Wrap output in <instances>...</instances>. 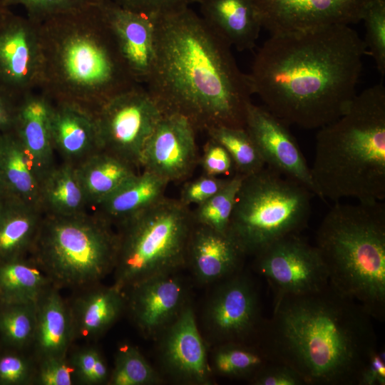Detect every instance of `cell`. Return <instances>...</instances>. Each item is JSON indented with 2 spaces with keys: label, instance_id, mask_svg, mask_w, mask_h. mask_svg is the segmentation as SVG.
<instances>
[{
  "label": "cell",
  "instance_id": "obj_42",
  "mask_svg": "<svg viewBox=\"0 0 385 385\" xmlns=\"http://www.w3.org/2000/svg\"><path fill=\"white\" fill-rule=\"evenodd\" d=\"M230 178H223L203 174L184 184L178 200L188 207L191 205H198L222 189Z\"/></svg>",
  "mask_w": 385,
  "mask_h": 385
},
{
  "label": "cell",
  "instance_id": "obj_1",
  "mask_svg": "<svg viewBox=\"0 0 385 385\" xmlns=\"http://www.w3.org/2000/svg\"><path fill=\"white\" fill-rule=\"evenodd\" d=\"M366 53L349 25L271 35L247 74L252 93L288 125L320 128L348 109Z\"/></svg>",
  "mask_w": 385,
  "mask_h": 385
},
{
  "label": "cell",
  "instance_id": "obj_6",
  "mask_svg": "<svg viewBox=\"0 0 385 385\" xmlns=\"http://www.w3.org/2000/svg\"><path fill=\"white\" fill-rule=\"evenodd\" d=\"M315 247L329 282L372 319H385V205L335 204L322 220Z\"/></svg>",
  "mask_w": 385,
  "mask_h": 385
},
{
  "label": "cell",
  "instance_id": "obj_36",
  "mask_svg": "<svg viewBox=\"0 0 385 385\" xmlns=\"http://www.w3.org/2000/svg\"><path fill=\"white\" fill-rule=\"evenodd\" d=\"M245 176L235 173L228 183L192 211L195 224L227 233L237 193Z\"/></svg>",
  "mask_w": 385,
  "mask_h": 385
},
{
  "label": "cell",
  "instance_id": "obj_35",
  "mask_svg": "<svg viewBox=\"0 0 385 385\" xmlns=\"http://www.w3.org/2000/svg\"><path fill=\"white\" fill-rule=\"evenodd\" d=\"M163 381L137 347L127 343L118 347L107 384L155 385Z\"/></svg>",
  "mask_w": 385,
  "mask_h": 385
},
{
  "label": "cell",
  "instance_id": "obj_24",
  "mask_svg": "<svg viewBox=\"0 0 385 385\" xmlns=\"http://www.w3.org/2000/svg\"><path fill=\"white\" fill-rule=\"evenodd\" d=\"M70 303L75 339L94 340L104 334L126 310L124 291L101 283L78 290Z\"/></svg>",
  "mask_w": 385,
  "mask_h": 385
},
{
  "label": "cell",
  "instance_id": "obj_10",
  "mask_svg": "<svg viewBox=\"0 0 385 385\" xmlns=\"http://www.w3.org/2000/svg\"><path fill=\"white\" fill-rule=\"evenodd\" d=\"M101 150L140 168L144 147L163 115L146 88L136 85L93 111Z\"/></svg>",
  "mask_w": 385,
  "mask_h": 385
},
{
  "label": "cell",
  "instance_id": "obj_38",
  "mask_svg": "<svg viewBox=\"0 0 385 385\" xmlns=\"http://www.w3.org/2000/svg\"><path fill=\"white\" fill-rule=\"evenodd\" d=\"M68 360L73 370L75 382L86 385L106 384L110 371L100 351L94 346H84L69 351Z\"/></svg>",
  "mask_w": 385,
  "mask_h": 385
},
{
  "label": "cell",
  "instance_id": "obj_21",
  "mask_svg": "<svg viewBox=\"0 0 385 385\" xmlns=\"http://www.w3.org/2000/svg\"><path fill=\"white\" fill-rule=\"evenodd\" d=\"M245 256L227 233L194 223L187 264L198 282H219L230 277L242 269Z\"/></svg>",
  "mask_w": 385,
  "mask_h": 385
},
{
  "label": "cell",
  "instance_id": "obj_18",
  "mask_svg": "<svg viewBox=\"0 0 385 385\" xmlns=\"http://www.w3.org/2000/svg\"><path fill=\"white\" fill-rule=\"evenodd\" d=\"M177 272L153 277L125 292L126 309L147 338H157L187 303V285Z\"/></svg>",
  "mask_w": 385,
  "mask_h": 385
},
{
  "label": "cell",
  "instance_id": "obj_45",
  "mask_svg": "<svg viewBox=\"0 0 385 385\" xmlns=\"http://www.w3.org/2000/svg\"><path fill=\"white\" fill-rule=\"evenodd\" d=\"M123 6L150 16L164 14L188 8L200 0H113Z\"/></svg>",
  "mask_w": 385,
  "mask_h": 385
},
{
  "label": "cell",
  "instance_id": "obj_13",
  "mask_svg": "<svg viewBox=\"0 0 385 385\" xmlns=\"http://www.w3.org/2000/svg\"><path fill=\"white\" fill-rule=\"evenodd\" d=\"M41 68L38 21L9 9L0 19V90L16 101L38 91Z\"/></svg>",
  "mask_w": 385,
  "mask_h": 385
},
{
  "label": "cell",
  "instance_id": "obj_23",
  "mask_svg": "<svg viewBox=\"0 0 385 385\" xmlns=\"http://www.w3.org/2000/svg\"><path fill=\"white\" fill-rule=\"evenodd\" d=\"M36 321L33 356L36 361L46 357H66L75 339L69 302L60 289L49 286L36 302Z\"/></svg>",
  "mask_w": 385,
  "mask_h": 385
},
{
  "label": "cell",
  "instance_id": "obj_9",
  "mask_svg": "<svg viewBox=\"0 0 385 385\" xmlns=\"http://www.w3.org/2000/svg\"><path fill=\"white\" fill-rule=\"evenodd\" d=\"M314 194L304 185L266 166L244 177L227 234L247 255L299 234L307 225Z\"/></svg>",
  "mask_w": 385,
  "mask_h": 385
},
{
  "label": "cell",
  "instance_id": "obj_33",
  "mask_svg": "<svg viewBox=\"0 0 385 385\" xmlns=\"http://www.w3.org/2000/svg\"><path fill=\"white\" fill-rule=\"evenodd\" d=\"M36 302H0V344L26 351L31 347L36 329Z\"/></svg>",
  "mask_w": 385,
  "mask_h": 385
},
{
  "label": "cell",
  "instance_id": "obj_16",
  "mask_svg": "<svg viewBox=\"0 0 385 385\" xmlns=\"http://www.w3.org/2000/svg\"><path fill=\"white\" fill-rule=\"evenodd\" d=\"M158 337L159 359L165 375L185 384L212 382L213 372L191 305L187 304Z\"/></svg>",
  "mask_w": 385,
  "mask_h": 385
},
{
  "label": "cell",
  "instance_id": "obj_12",
  "mask_svg": "<svg viewBox=\"0 0 385 385\" xmlns=\"http://www.w3.org/2000/svg\"><path fill=\"white\" fill-rule=\"evenodd\" d=\"M254 257V268L270 283L274 300L317 292L329 284L319 252L299 234L276 240Z\"/></svg>",
  "mask_w": 385,
  "mask_h": 385
},
{
  "label": "cell",
  "instance_id": "obj_32",
  "mask_svg": "<svg viewBox=\"0 0 385 385\" xmlns=\"http://www.w3.org/2000/svg\"><path fill=\"white\" fill-rule=\"evenodd\" d=\"M270 361L257 342H229L216 345L212 355L211 369L222 376L249 381Z\"/></svg>",
  "mask_w": 385,
  "mask_h": 385
},
{
  "label": "cell",
  "instance_id": "obj_26",
  "mask_svg": "<svg viewBox=\"0 0 385 385\" xmlns=\"http://www.w3.org/2000/svg\"><path fill=\"white\" fill-rule=\"evenodd\" d=\"M168 184L160 177L143 170L94 207V213L116 227L165 197Z\"/></svg>",
  "mask_w": 385,
  "mask_h": 385
},
{
  "label": "cell",
  "instance_id": "obj_22",
  "mask_svg": "<svg viewBox=\"0 0 385 385\" xmlns=\"http://www.w3.org/2000/svg\"><path fill=\"white\" fill-rule=\"evenodd\" d=\"M52 101L39 90L16 103L12 131L30 156L40 180L56 164L51 134Z\"/></svg>",
  "mask_w": 385,
  "mask_h": 385
},
{
  "label": "cell",
  "instance_id": "obj_49",
  "mask_svg": "<svg viewBox=\"0 0 385 385\" xmlns=\"http://www.w3.org/2000/svg\"><path fill=\"white\" fill-rule=\"evenodd\" d=\"M9 9V8L6 7L0 0V19Z\"/></svg>",
  "mask_w": 385,
  "mask_h": 385
},
{
  "label": "cell",
  "instance_id": "obj_50",
  "mask_svg": "<svg viewBox=\"0 0 385 385\" xmlns=\"http://www.w3.org/2000/svg\"><path fill=\"white\" fill-rule=\"evenodd\" d=\"M0 347H1V344H0Z\"/></svg>",
  "mask_w": 385,
  "mask_h": 385
},
{
  "label": "cell",
  "instance_id": "obj_8",
  "mask_svg": "<svg viewBox=\"0 0 385 385\" xmlns=\"http://www.w3.org/2000/svg\"><path fill=\"white\" fill-rule=\"evenodd\" d=\"M191 210L178 199L165 196L116 227L118 249L113 284L125 291L185 267L194 226Z\"/></svg>",
  "mask_w": 385,
  "mask_h": 385
},
{
  "label": "cell",
  "instance_id": "obj_19",
  "mask_svg": "<svg viewBox=\"0 0 385 385\" xmlns=\"http://www.w3.org/2000/svg\"><path fill=\"white\" fill-rule=\"evenodd\" d=\"M99 6L129 73L137 83H145L155 56L153 16L113 0H100Z\"/></svg>",
  "mask_w": 385,
  "mask_h": 385
},
{
  "label": "cell",
  "instance_id": "obj_39",
  "mask_svg": "<svg viewBox=\"0 0 385 385\" xmlns=\"http://www.w3.org/2000/svg\"><path fill=\"white\" fill-rule=\"evenodd\" d=\"M26 351H0V385L34 384L37 361Z\"/></svg>",
  "mask_w": 385,
  "mask_h": 385
},
{
  "label": "cell",
  "instance_id": "obj_30",
  "mask_svg": "<svg viewBox=\"0 0 385 385\" xmlns=\"http://www.w3.org/2000/svg\"><path fill=\"white\" fill-rule=\"evenodd\" d=\"M76 168L89 207L93 208L138 173L132 165L104 150L92 154Z\"/></svg>",
  "mask_w": 385,
  "mask_h": 385
},
{
  "label": "cell",
  "instance_id": "obj_28",
  "mask_svg": "<svg viewBox=\"0 0 385 385\" xmlns=\"http://www.w3.org/2000/svg\"><path fill=\"white\" fill-rule=\"evenodd\" d=\"M0 175L14 197L42 211L40 178L30 156L12 130L0 133Z\"/></svg>",
  "mask_w": 385,
  "mask_h": 385
},
{
  "label": "cell",
  "instance_id": "obj_37",
  "mask_svg": "<svg viewBox=\"0 0 385 385\" xmlns=\"http://www.w3.org/2000/svg\"><path fill=\"white\" fill-rule=\"evenodd\" d=\"M361 21L366 28L364 41L380 74H385V0H370Z\"/></svg>",
  "mask_w": 385,
  "mask_h": 385
},
{
  "label": "cell",
  "instance_id": "obj_7",
  "mask_svg": "<svg viewBox=\"0 0 385 385\" xmlns=\"http://www.w3.org/2000/svg\"><path fill=\"white\" fill-rule=\"evenodd\" d=\"M118 249L117 231L94 212L43 214L29 256L53 286L78 291L113 272Z\"/></svg>",
  "mask_w": 385,
  "mask_h": 385
},
{
  "label": "cell",
  "instance_id": "obj_5",
  "mask_svg": "<svg viewBox=\"0 0 385 385\" xmlns=\"http://www.w3.org/2000/svg\"><path fill=\"white\" fill-rule=\"evenodd\" d=\"M317 196L337 202L385 198V87L356 94L346 112L319 128L310 168Z\"/></svg>",
  "mask_w": 385,
  "mask_h": 385
},
{
  "label": "cell",
  "instance_id": "obj_25",
  "mask_svg": "<svg viewBox=\"0 0 385 385\" xmlns=\"http://www.w3.org/2000/svg\"><path fill=\"white\" fill-rule=\"evenodd\" d=\"M200 16L231 47L239 51L255 46L262 26L251 0H200Z\"/></svg>",
  "mask_w": 385,
  "mask_h": 385
},
{
  "label": "cell",
  "instance_id": "obj_3",
  "mask_svg": "<svg viewBox=\"0 0 385 385\" xmlns=\"http://www.w3.org/2000/svg\"><path fill=\"white\" fill-rule=\"evenodd\" d=\"M371 317L329 284L274 300L257 343L270 359L293 369L305 385H359L377 349Z\"/></svg>",
  "mask_w": 385,
  "mask_h": 385
},
{
  "label": "cell",
  "instance_id": "obj_47",
  "mask_svg": "<svg viewBox=\"0 0 385 385\" xmlns=\"http://www.w3.org/2000/svg\"><path fill=\"white\" fill-rule=\"evenodd\" d=\"M16 101L0 90V133L12 130Z\"/></svg>",
  "mask_w": 385,
  "mask_h": 385
},
{
  "label": "cell",
  "instance_id": "obj_4",
  "mask_svg": "<svg viewBox=\"0 0 385 385\" xmlns=\"http://www.w3.org/2000/svg\"><path fill=\"white\" fill-rule=\"evenodd\" d=\"M99 1L37 21L41 54L38 90L53 101L94 111L138 85L120 56Z\"/></svg>",
  "mask_w": 385,
  "mask_h": 385
},
{
  "label": "cell",
  "instance_id": "obj_40",
  "mask_svg": "<svg viewBox=\"0 0 385 385\" xmlns=\"http://www.w3.org/2000/svg\"><path fill=\"white\" fill-rule=\"evenodd\" d=\"M4 5L10 8L21 6L28 17L35 21H42L48 17L78 9L98 0H1Z\"/></svg>",
  "mask_w": 385,
  "mask_h": 385
},
{
  "label": "cell",
  "instance_id": "obj_14",
  "mask_svg": "<svg viewBox=\"0 0 385 385\" xmlns=\"http://www.w3.org/2000/svg\"><path fill=\"white\" fill-rule=\"evenodd\" d=\"M370 0H251L271 35L361 21Z\"/></svg>",
  "mask_w": 385,
  "mask_h": 385
},
{
  "label": "cell",
  "instance_id": "obj_2",
  "mask_svg": "<svg viewBox=\"0 0 385 385\" xmlns=\"http://www.w3.org/2000/svg\"><path fill=\"white\" fill-rule=\"evenodd\" d=\"M155 56L146 88L163 114L197 130L245 128L252 95L231 46L190 7L153 16Z\"/></svg>",
  "mask_w": 385,
  "mask_h": 385
},
{
  "label": "cell",
  "instance_id": "obj_41",
  "mask_svg": "<svg viewBox=\"0 0 385 385\" xmlns=\"http://www.w3.org/2000/svg\"><path fill=\"white\" fill-rule=\"evenodd\" d=\"M73 370L68 357H46L37 361L34 384L38 385H72Z\"/></svg>",
  "mask_w": 385,
  "mask_h": 385
},
{
  "label": "cell",
  "instance_id": "obj_34",
  "mask_svg": "<svg viewBox=\"0 0 385 385\" xmlns=\"http://www.w3.org/2000/svg\"><path fill=\"white\" fill-rule=\"evenodd\" d=\"M205 132L209 138L218 142L229 153L235 173L245 177L265 167L262 156L245 128L216 126Z\"/></svg>",
  "mask_w": 385,
  "mask_h": 385
},
{
  "label": "cell",
  "instance_id": "obj_11",
  "mask_svg": "<svg viewBox=\"0 0 385 385\" xmlns=\"http://www.w3.org/2000/svg\"><path fill=\"white\" fill-rule=\"evenodd\" d=\"M204 312V324L217 344L257 342L265 320L259 290L240 270L217 282Z\"/></svg>",
  "mask_w": 385,
  "mask_h": 385
},
{
  "label": "cell",
  "instance_id": "obj_20",
  "mask_svg": "<svg viewBox=\"0 0 385 385\" xmlns=\"http://www.w3.org/2000/svg\"><path fill=\"white\" fill-rule=\"evenodd\" d=\"M51 134L55 153L75 166L101 150L93 111L74 103L52 101Z\"/></svg>",
  "mask_w": 385,
  "mask_h": 385
},
{
  "label": "cell",
  "instance_id": "obj_44",
  "mask_svg": "<svg viewBox=\"0 0 385 385\" xmlns=\"http://www.w3.org/2000/svg\"><path fill=\"white\" fill-rule=\"evenodd\" d=\"M248 381L253 385H305L293 369L273 361L267 363Z\"/></svg>",
  "mask_w": 385,
  "mask_h": 385
},
{
  "label": "cell",
  "instance_id": "obj_48",
  "mask_svg": "<svg viewBox=\"0 0 385 385\" xmlns=\"http://www.w3.org/2000/svg\"><path fill=\"white\" fill-rule=\"evenodd\" d=\"M14 197L7 188L4 180L0 175V206Z\"/></svg>",
  "mask_w": 385,
  "mask_h": 385
},
{
  "label": "cell",
  "instance_id": "obj_17",
  "mask_svg": "<svg viewBox=\"0 0 385 385\" xmlns=\"http://www.w3.org/2000/svg\"><path fill=\"white\" fill-rule=\"evenodd\" d=\"M287 126L266 107L249 103L245 128L265 165L304 185L317 195L310 168Z\"/></svg>",
  "mask_w": 385,
  "mask_h": 385
},
{
  "label": "cell",
  "instance_id": "obj_15",
  "mask_svg": "<svg viewBox=\"0 0 385 385\" xmlns=\"http://www.w3.org/2000/svg\"><path fill=\"white\" fill-rule=\"evenodd\" d=\"M196 131L186 118L163 114L144 147L140 168L168 183L187 180L199 164Z\"/></svg>",
  "mask_w": 385,
  "mask_h": 385
},
{
  "label": "cell",
  "instance_id": "obj_46",
  "mask_svg": "<svg viewBox=\"0 0 385 385\" xmlns=\"http://www.w3.org/2000/svg\"><path fill=\"white\" fill-rule=\"evenodd\" d=\"M385 384V352L375 349L369 356L361 371L359 385Z\"/></svg>",
  "mask_w": 385,
  "mask_h": 385
},
{
  "label": "cell",
  "instance_id": "obj_27",
  "mask_svg": "<svg viewBox=\"0 0 385 385\" xmlns=\"http://www.w3.org/2000/svg\"><path fill=\"white\" fill-rule=\"evenodd\" d=\"M43 212L12 197L0 206V262L29 255Z\"/></svg>",
  "mask_w": 385,
  "mask_h": 385
},
{
  "label": "cell",
  "instance_id": "obj_29",
  "mask_svg": "<svg viewBox=\"0 0 385 385\" xmlns=\"http://www.w3.org/2000/svg\"><path fill=\"white\" fill-rule=\"evenodd\" d=\"M43 214L71 216L88 212L89 205L75 165L56 164L41 180Z\"/></svg>",
  "mask_w": 385,
  "mask_h": 385
},
{
  "label": "cell",
  "instance_id": "obj_43",
  "mask_svg": "<svg viewBox=\"0 0 385 385\" xmlns=\"http://www.w3.org/2000/svg\"><path fill=\"white\" fill-rule=\"evenodd\" d=\"M199 164L205 175L219 177L235 174L234 164L229 153L221 144L210 138L203 146Z\"/></svg>",
  "mask_w": 385,
  "mask_h": 385
},
{
  "label": "cell",
  "instance_id": "obj_31",
  "mask_svg": "<svg viewBox=\"0 0 385 385\" xmlns=\"http://www.w3.org/2000/svg\"><path fill=\"white\" fill-rule=\"evenodd\" d=\"M51 285L45 272L29 255L0 262V302H36Z\"/></svg>",
  "mask_w": 385,
  "mask_h": 385
}]
</instances>
